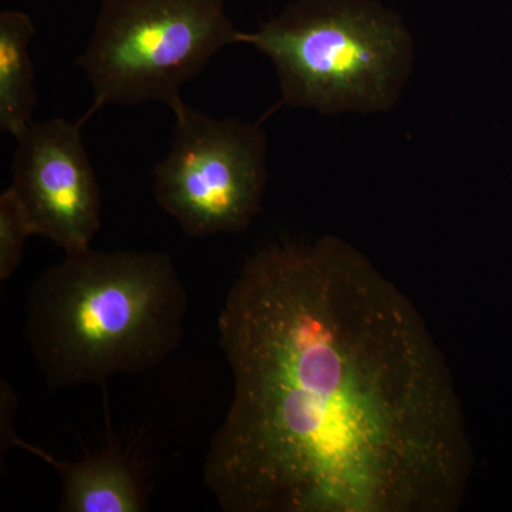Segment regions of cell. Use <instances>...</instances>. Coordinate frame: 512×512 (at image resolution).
Returning a JSON list of instances; mask_svg holds the SVG:
<instances>
[{"mask_svg":"<svg viewBox=\"0 0 512 512\" xmlns=\"http://www.w3.org/2000/svg\"><path fill=\"white\" fill-rule=\"evenodd\" d=\"M232 400L204 481L227 512H456L473 451L414 303L336 237L249 256L218 316Z\"/></svg>","mask_w":512,"mask_h":512,"instance_id":"1","label":"cell"},{"mask_svg":"<svg viewBox=\"0 0 512 512\" xmlns=\"http://www.w3.org/2000/svg\"><path fill=\"white\" fill-rule=\"evenodd\" d=\"M187 313L170 255L90 247L33 282L25 335L49 389H70L160 366L180 346Z\"/></svg>","mask_w":512,"mask_h":512,"instance_id":"2","label":"cell"},{"mask_svg":"<svg viewBox=\"0 0 512 512\" xmlns=\"http://www.w3.org/2000/svg\"><path fill=\"white\" fill-rule=\"evenodd\" d=\"M239 45L274 63L279 106L326 116L382 113L399 100L413 67L403 20L376 0H293Z\"/></svg>","mask_w":512,"mask_h":512,"instance_id":"3","label":"cell"},{"mask_svg":"<svg viewBox=\"0 0 512 512\" xmlns=\"http://www.w3.org/2000/svg\"><path fill=\"white\" fill-rule=\"evenodd\" d=\"M239 35L224 0H100L92 36L74 60L93 89L80 123L107 106L158 101L173 110L185 84L239 45Z\"/></svg>","mask_w":512,"mask_h":512,"instance_id":"4","label":"cell"},{"mask_svg":"<svg viewBox=\"0 0 512 512\" xmlns=\"http://www.w3.org/2000/svg\"><path fill=\"white\" fill-rule=\"evenodd\" d=\"M170 150L154 167L158 205L192 238L241 234L261 211L266 187V134L258 123L214 119L174 107Z\"/></svg>","mask_w":512,"mask_h":512,"instance_id":"5","label":"cell"},{"mask_svg":"<svg viewBox=\"0 0 512 512\" xmlns=\"http://www.w3.org/2000/svg\"><path fill=\"white\" fill-rule=\"evenodd\" d=\"M83 124L33 123L16 141L12 190L36 235L69 252L90 248L101 225V194L84 147Z\"/></svg>","mask_w":512,"mask_h":512,"instance_id":"6","label":"cell"},{"mask_svg":"<svg viewBox=\"0 0 512 512\" xmlns=\"http://www.w3.org/2000/svg\"><path fill=\"white\" fill-rule=\"evenodd\" d=\"M15 447L35 454L55 468L62 478L60 511L143 512L148 494L143 474L136 464L116 450H104L77 463H64L42 448L18 439Z\"/></svg>","mask_w":512,"mask_h":512,"instance_id":"7","label":"cell"},{"mask_svg":"<svg viewBox=\"0 0 512 512\" xmlns=\"http://www.w3.org/2000/svg\"><path fill=\"white\" fill-rule=\"evenodd\" d=\"M35 36L28 13L0 12V131L15 138L35 123V67L30 57Z\"/></svg>","mask_w":512,"mask_h":512,"instance_id":"8","label":"cell"},{"mask_svg":"<svg viewBox=\"0 0 512 512\" xmlns=\"http://www.w3.org/2000/svg\"><path fill=\"white\" fill-rule=\"evenodd\" d=\"M35 234L22 202L12 187L0 194V279L18 271L26 241Z\"/></svg>","mask_w":512,"mask_h":512,"instance_id":"9","label":"cell"},{"mask_svg":"<svg viewBox=\"0 0 512 512\" xmlns=\"http://www.w3.org/2000/svg\"><path fill=\"white\" fill-rule=\"evenodd\" d=\"M16 410H18V396L13 392L12 387L8 382L2 380L0 383V453H2V460L5 453H8L10 448L15 447L16 440L19 439L13 430V420L16 417Z\"/></svg>","mask_w":512,"mask_h":512,"instance_id":"10","label":"cell"}]
</instances>
